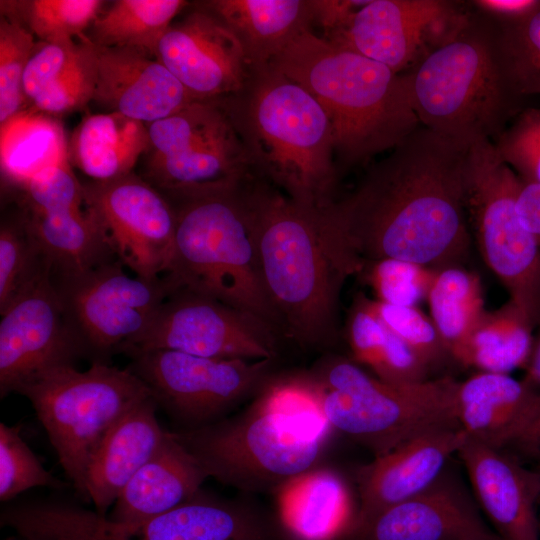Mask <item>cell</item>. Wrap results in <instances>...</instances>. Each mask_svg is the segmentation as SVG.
<instances>
[{
    "label": "cell",
    "instance_id": "obj_1",
    "mask_svg": "<svg viewBox=\"0 0 540 540\" xmlns=\"http://www.w3.org/2000/svg\"><path fill=\"white\" fill-rule=\"evenodd\" d=\"M468 148L420 126L350 193L320 210L321 234L338 269L348 278L381 259L432 269L461 264L471 243Z\"/></svg>",
    "mask_w": 540,
    "mask_h": 540
},
{
    "label": "cell",
    "instance_id": "obj_2",
    "mask_svg": "<svg viewBox=\"0 0 540 540\" xmlns=\"http://www.w3.org/2000/svg\"><path fill=\"white\" fill-rule=\"evenodd\" d=\"M332 431L305 372L272 374L246 408L173 435L208 478L246 493H273L321 465Z\"/></svg>",
    "mask_w": 540,
    "mask_h": 540
},
{
    "label": "cell",
    "instance_id": "obj_3",
    "mask_svg": "<svg viewBox=\"0 0 540 540\" xmlns=\"http://www.w3.org/2000/svg\"><path fill=\"white\" fill-rule=\"evenodd\" d=\"M217 101L256 176L307 209L337 198L331 122L306 88L268 64L251 67L242 88Z\"/></svg>",
    "mask_w": 540,
    "mask_h": 540
},
{
    "label": "cell",
    "instance_id": "obj_4",
    "mask_svg": "<svg viewBox=\"0 0 540 540\" xmlns=\"http://www.w3.org/2000/svg\"><path fill=\"white\" fill-rule=\"evenodd\" d=\"M259 275L282 337L303 349L338 340V305L347 278L321 234L318 212L256 175L246 185Z\"/></svg>",
    "mask_w": 540,
    "mask_h": 540
},
{
    "label": "cell",
    "instance_id": "obj_5",
    "mask_svg": "<svg viewBox=\"0 0 540 540\" xmlns=\"http://www.w3.org/2000/svg\"><path fill=\"white\" fill-rule=\"evenodd\" d=\"M270 65L306 88L326 111L339 174L392 150L421 126L405 73L312 31L295 38Z\"/></svg>",
    "mask_w": 540,
    "mask_h": 540
},
{
    "label": "cell",
    "instance_id": "obj_6",
    "mask_svg": "<svg viewBox=\"0 0 540 540\" xmlns=\"http://www.w3.org/2000/svg\"><path fill=\"white\" fill-rule=\"evenodd\" d=\"M405 74L420 125L466 147L494 142L520 99L502 70L493 20L473 8L455 36Z\"/></svg>",
    "mask_w": 540,
    "mask_h": 540
},
{
    "label": "cell",
    "instance_id": "obj_7",
    "mask_svg": "<svg viewBox=\"0 0 540 540\" xmlns=\"http://www.w3.org/2000/svg\"><path fill=\"white\" fill-rule=\"evenodd\" d=\"M248 179L234 188L171 202L175 244L162 278L171 293L186 290L213 298L261 319L281 335L259 275Z\"/></svg>",
    "mask_w": 540,
    "mask_h": 540
},
{
    "label": "cell",
    "instance_id": "obj_8",
    "mask_svg": "<svg viewBox=\"0 0 540 540\" xmlns=\"http://www.w3.org/2000/svg\"><path fill=\"white\" fill-rule=\"evenodd\" d=\"M307 373L331 429L375 457L423 434L461 428L455 408L458 381L451 377L393 385L334 354L324 355Z\"/></svg>",
    "mask_w": 540,
    "mask_h": 540
},
{
    "label": "cell",
    "instance_id": "obj_9",
    "mask_svg": "<svg viewBox=\"0 0 540 540\" xmlns=\"http://www.w3.org/2000/svg\"><path fill=\"white\" fill-rule=\"evenodd\" d=\"M17 393L31 402L59 464L84 499L86 470L98 445L123 416L153 397L131 368L102 361L85 371L74 365L53 368Z\"/></svg>",
    "mask_w": 540,
    "mask_h": 540
},
{
    "label": "cell",
    "instance_id": "obj_10",
    "mask_svg": "<svg viewBox=\"0 0 540 540\" xmlns=\"http://www.w3.org/2000/svg\"><path fill=\"white\" fill-rule=\"evenodd\" d=\"M518 175L492 141H478L466 155L465 209L481 257L534 327L540 319V246L522 225Z\"/></svg>",
    "mask_w": 540,
    "mask_h": 540
},
{
    "label": "cell",
    "instance_id": "obj_11",
    "mask_svg": "<svg viewBox=\"0 0 540 540\" xmlns=\"http://www.w3.org/2000/svg\"><path fill=\"white\" fill-rule=\"evenodd\" d=\"M151 185L172 202L234 188L253 173L245 147L217 100H195L147 124Z\"/></svg>",
    "mask_w": 540,
    "mask_h": 540
},
{
    "label": "cell",
    "instance_id": "obj_12",
    "mask_svg": "<svg viewBox=\"0 0 540 540\" xmlns=\"http://www.w3.org/2000/svg\"><path fill=\"white\" fill-rule=\"evenodd\" d=\"M132 370L154 399L184 429L198 428L225 416L253 397L274 374V359H216L174 350L128 354Z\"/></svg>",
    "mask_w": 540,
    "mask_h": 540
},
{
    "label": "cell",
    "instance_id": "obj_13",
    "mask_svg": "<svg viewBox=\"0 0 540 540\" xmlns=\"http://www.w3.org/2000/svg\"><path fill=\"white\" fill-rule=\"evenodd\" d=\"M119 261L52 277L66 319L86 353L120 351L152 324L170 295L163 278L132 277Z\"/></svg>",
    "mask_w": 540,
    "mask_h": 540
},
{
    "label": "cell",
    "instance_id": "obj_14",
    "mask_svg": "<svg viewBox=\"0 0 540 540\" xmlns=\"http://www.w3.org/2000/svg\"><path fill=\"white\" fill-rule=\"evenodd\" d=\"M281 337L249 313L178 290L166 298L149 328L120 351L165 349L216 359L276 360Z\"/></svg>",
    "mask_w": 540,
    "mask_h": 540
},
{
    "label": "cell",
    "instance_id": "obj_15",
    "mask_svg": "<svg viewBox=\"0 0 540 540\" xmlns=\"http://www.w3.org/2000/svg\"><path fill=\"white\" fill-rule=\"evenodd\" d=\"M471 14L469 1L369 0L323 39L403 74L455 36Z\"/></svg>",
    "mask_w": 540,
    "mask_h": 540
},
{
    "label": "cell",
    "instance_id": "obj_16",
    "mask_svg": "<svg viewBox=\"0 0 540 540\" xmlns=\"http://www.w3.org/2000/svg\"><path fill=\"white\" fill-rule=\"evenodd\" d=\"M85 206L98 218L118 260L136 276L157 280L172 261L176 213L171 201L131 174L83 185Z\"/></svg>",
    "mask_w": 540,
    "mask_h": 540
},
{
    "label": "cell",
    "instance_id": "obj_17",
    "mask_svg": "<svg viewBox=\"0 0 540 540\" xmlns=\"http://www.w3.org/2000/svg\"><path fill=\"white\" fill-rule=\"evenodd\" d=\"M84 354L48 270L1 311V398Z\"/></svg>",
    "mask_w": 540,
    "mask_h": 540
},
{
    "label": "cell",
    "instance_id": "obj_18",
    "mask_svg": "<svg viewBox=\"0 0 540 540\" xmlns=\"http://www.w3.org/2000/svg\"><path fill=\"white\" fill-rule=\"evenodd\" d=\"M197 7L170 25L157 59L193 100H217L240 90L251 66L234 33L214 14Z\"/></svg>",
    "mask_w": 540,
    "mask_h": 540
},
{
    "label": "cell",
    "instance_id": "obj_19",
    "mask_svg": "<svg viewBox=\"0 0 540 540\" xmlns=\"http://www.w3.org/2000/svg\"><path fill=\"white\" fill-rule=\"evenodd\" d=\"M354 540H502L447 467L420 493L357 526Z\"/></svg>",
    "mask_w": 540,
    "mask_h": 540
},
{
    "label": "cell",
    "instance_id": "obj_20",
    "mask_svg": "<svg viewBox=\"0 0 540 540\" xmlns=\"http://www.w3.org/2000/svg\"><path fill=\"white\" fill-rule=\"evenodd\" d=\"M457 454L497 535L502 540H539L540 472L469 437Z\"/></svg>",
    "mask_w": 540,
    "mask_h": 540
},
{
    "label": "cell",
    "instance_id": "obj_21",
    "mask_svg": "<svg viewBox=\"0 0 540 540\" xmlns=\"http://www.w3.org/2000/svg\"><path fill=\"white\" fill-rule=\"evenodd\" d=\"M467 438L462 428L426 433L361 466L356 475L359 506L355 528L434 483Z\"/></svg>",
    "mask_w": 540,
    "mask_h": 540
},
{
    "label": "cell",
    "instance_id": "obj_22",
    "mask_svg": "<svg viewBox=\"0 0 540 540\" xmlns=\"http://www.w3.org/2000/svg\"><path fill=\"white\" fill-rule=\"evenodd\" d=\"M96 49L97 78L92 101L106 112L150 124L195 101L158 59L128 48Z\"/></svg>",
    "mask_w": 540,
    "mask_h": 540
},
{
    "label": "cell",
    "instance_id": "obj_23",
    "mask_svg": "<svg viewBox=\"0 0 540 540\" xmlns=\"http://www.w3.org/2000/svg\"><path fill=\"white\" fill-rule=\"evenodd\" d=\"M458 422L468 437L494 449L519 442L540 413L538 393L509 374L479 372L458 382Z\"/></svg>",
    "mask_w": 540,
    "mask_h": 540
},
{
    "label": "cell",
    "instance_id": "obj_24",
    "mask_svg": "<svg viewBox=\"0 0 540 540\" xmlns=\"http://www.w3.org/2000/svg\"><path fill=\"white\" fill-rule=\"evenodd\" d=\"M150 397L123 416L105 435L88 464L85 492L96 513L106 516L132 476L159 450L168 432Z\"/></svg>",
    "mask_w": 540,
    "mask_h": 540
},
{
    "label": "cell",
    "instance_id": "obj_25",
    "mask_svg": "<svg viewBox=\"0 0 540 540\" xmlns=\"http://www.w3.org/2000/svg\"><path fill=\"white\" fill-rule=\"evenodd\" d=\"M273 494L279 522L290 540H341L354 531L357 511L347 484L333 469L317 466Z\"/></svg>",
    "mask_w": 540,
    "mask_h": 540
},
{
    "label": "cell",
    "instance_id": "obj_26",
    "mask_svg": "<svg viewBox=\"0 0 540 540\" xmlns=\"http://www.w3.org/2000/svg\"><path fill=\"white\" fill-rule=\"evenodd\" d=\"M117 540H271L261 514L241 501L206 495L150 519L124 523Z\"/></svg>",
    "mask_w": 540,
    "mask_h": 540
},
{
    "label": "cell",
    "instance_id": "obj_27",
    "mask_svg": "<svg viewBox=\"0 0 540 540\" xmlns=\"http://www.w3.org/2000/svg\"><path fill=\"white\" fill-rule=\"evenodd\" d=\"M208 478L173 432L132 476L116 499L108 519L132 523L166 513L193 498Z\"/></svg>",
    "mask_w": 540,
    "mask_h": 540
},
{
    "label": "cell",
    "instance_id": "obj_28",
    "mask_svg": "<svg viewBox=\"0 0 540 540\" xmlns=\"http://www.w3.org/2000/svg\"><path fill=\"white\" fill-rule=\"evenodd\" d=\"M237 37L251 67L268 65L295 38L312 31L308 0H209L197 3Z\"/></svg>",
    "mask_w": 540,
    "mask_h": 540
},
{
    "label": "cell",
    "instance_id": "obj_29",
    "mask_svg": "<svg viewBox=\"0 0 540 540\" xmlns=\"http://www.w3.org/2000/svg\"><path fill=\"white\" fill-rule=\"evenodd\" d=\"M148 149L147 124L114 112L83 118L70 142L72 162L94 182L131 174Z\"/></svg>",
    "mask_w": 540,
    "mask_h": 540
},
{
    "label": "cell",
    "instance_id": "obj_30",
    "mask_svg": "<svg viewBox=\"0 0 540 540\" xmlns=\"http://www.w3.org/2000/svg\"><path fill=\"white\" fill-rule=\"evenodd\" d=\"M23 213L53 277L86 271L115 255L103 226L86 206L45 214Z\"/></svg>",
    "mask_w": 540,
    "mask_h": 540
},
{
    "label": "cell",
    "instance_id": "obj_31",
    "mask_svg": "<svg viewBox=\"0 0 540 540\" xmlns=\"http://www.w3.org/2000/svg\"><path fill=\"white\" fill-rule=\"evenodd\" d=\"M345 337L352 360L367 366L379 380L408 385L427 380L430 370L377 315L372 299L358 292L349 308Z\"/></svg>",
    "mask_w": 540,
    "mask_h": 540
},
{
    "label": "cell",
    "instance_id": "obj_32",
    "mask_svg": "<svg viewBox=\"0 0 540 540\" xmlns=\"http://www.w3.org/2000/svg\"><path fill=\"white\" fill-rule=\"evenodd\" d=\"M534 328L509 299L500 308L484 312L456 361L489 373L508 374L525 368L534 345Z\"/></svg>",
    "mask_w": 540,
    "mask_h": 540
},
{
    "label": "cell",
    "instance_id": "obj_33",
    "mask_svg": "<svg viewBox=\"0 0 540 540\" xmlns=\"http://www.w3.org/2000/svg\"><path fill=\"white\" fill-rule=\"evenodd\" d=\"M184 0H117L102 10L86 36L97 47L128 48L157 59L159 43Z\"/></svg>",
    "mask_w": 540,
    "mask_h": 540
},
{
    "label": "cell",
    "instance_id": "obj_34",
    "mask_svg": "<svg viewBox=\"0 0 540 540\" xmlns=\"http://www.w3.org/2000/svg\"><path fill=\"white\" fill-rule=\"evenodd\" d=\"M426 301L430 318L456 361L486 311L480 277L462 264L437 268Z\"/></svg>",
    "mask_w": 540,
    "mask_h": 540
},
{
    "label": "cell",
    "instance_id": "obj_35",
    "mask_svg": "<svg viewBox=\"0 0 540 540\" xmlns=\"http://www.w3.org/2000/svg\"><path fill=\"white\" fill-rule=\"evenodd\" d=\"M61 126L35 113L20 112L1 125V168L20 188L43 169L68 162Z\"/></svg>",
    "mask_w": 540,
    "mask_h": 540
},
{
    "label": "cell",
    "instance_id": "obj_36",
    "mask_svg": "<svg viewBox=\"0 0 540 540\" xmlns=\"http://www.w3.org/2000/svg\"><path fill=\"white\" fill-rule=\"evenodd\" d=\"M493 22L500 64L510 88L520 99L540 95V8L517 21Z\"/></svg>",
    "mask_w": 540,
    "mask_h": 540
},
{
    "label": "cell",
    "instance_id": "obj_37",
    "mask_svg": "<svg viewBox=\"0 0 540 540\" xmlns=\"http://www.w3.org/2000/svg\"><path fill=\"white\" fill-rule=\"evenodd\" d=\"M51 270L24 213L0 229V312Z\"/></svg>",
    "mask_w": 540,
    "mask_h": 540
},
{
    "label": "cell",
    "instance_id": "obj_38",
    "mask_svg": "<svg viewBox=\"0 0 540 540\" xmlns=\"http://www.w3.org/2000/svg\"><path fill=\"white\" fill-rule=\"evenodd\" d=\"M5 3L13 14H2L21 22L40 41L81 39L102 11L99 0H32Z\"/></svg>",
    "mask_w": 540,
    "mask_h": 540
},
{
    "label": "cell",
    "instance_id": "obj_39",
    "mask_svg": "<svg viewBox=\"0 0 540 540\" xmlns=\"http://www.w3.org/2000/svg\"><path fill=\"white\" fill-rule=\"evenodd\" d=\"M36 45L34 35L17 19L0 20V124L20 113L26 101L24 73Z\"/></svg>",
    "mask_w": 540,
    "mask_h": 540
},
{
    "label": "cell",
    "instance_id": "obj_40",
    "mask_svg": "<svg viewBox=\"0 0 540 540\" xmlns=\"http://www.w3.org/2000/svg\"><path fill=\"white\" fill-rule=\"evenodd\" d=\"M435 269L399 259L367 262L357 275L369 286L375 300L395 306H417L427 293Z\"/></svg>",
    "mask_w": 540,
    "mask_h": 540
},
{
    "label": "cell",
    "instance_id": "obj_41",
    "mask_svg": "<svg viewBox=\"0 0 540 540\" xmlns=\"http://www.w3.org/2000/svg\"><path fill=\"white\" fill-rule=\"evenodd\" d=\"M21 436V425L0 423V500L8 501L34 487L62 489Z\"/></svg>",
    "mask_w": 540,
    "mask_h": 540
},
{
    "label": "cell",
    "instance_id": "obj_42",
    "mask_svg": "<svg viewBox=\"0 0 540 540\" xmlns=\"http://www.w3.org/2000/svg\"><path fill=\"white\" fill-rule=\"evenodd\" d=\"M382 322L428 366L438 367L451 358L430 317L417 306H395L372 299Z\"/></svg>",
    "mask_w": 540,
    "mask_h": 540
},
{
    "label": "cell",
    "instance_id": "obj_43",
    "mask_svg": "<svg viewBox=\"0 0 540 540\" xmlns=\"http://www.w3.org/2000/svg\"><path fill=\"white\" fill-rule=\"evenodd\" d=\"M91 44L87 36L81 39L59 38L36 43L23 78L26 101L31 103L74 67Z\"/></svg>",
    "mask_w": 540,
    "mask_h": 540
},
{
    "label": "cell",
    "instance_id": "obj_44",
    "mask_svg": "<svg viewBox=\"0 0 540 540\" xmlns=\"http://www.w3.org/2000/svg\"><path fill=\"white\" fill-rule=\"evenodd\" d=\"M493 144L522 182L540 184V107L521 112Z\"/></svg>",
    "mask_w": 540,
    "mask_h": 540
},
{
    "label": "cell",
    "instance_id": "obj_45",
    "mask_svg": "<svg viewBox=\"0 0 540 540\" xmlns=\"http://www.w3.org/2000/svg\"><path fill=\"white\" fill-rule=\"evenodd\" d=\"M97 78V49L92 43L78 63L31 101L42 114L62 115L93 100Z\"/></svg>",
    "mask_w": 540,
    "mask_h": 540
},
{
    "label": "cell",
    "instance_id": "obj_46",
    "mask_svg": "<svg viewBox=\"0 0 540 540\" xmlns=\"http://www.w3.org/2000/svg\"><path fill=\"white\" fill-rule=\"evenodd\" d=\"M21 188L24 211L28 213H54L85 204L83 185L77 181L68 162L43 169Z\"/></svg>",
    "mask_w": 540,
    "mask_h": 540
},
{
    "label": "cell",
    "instance_id": "obj_47",
    "mask_svg": "<svg viewBox=\"0 0 540 540\" xmlns=\"http://www.w3.org/2000/svg\"><path fill=\"white\" fill-rule=\"evenodd\" d=\"M369 0H308L313 23L322 30V38L342 28L352 15L365 6Z\"/></svg>",
    "mask_w": 540,
    "mask_h": 540
},
{
    "label": "cell",
    "instance_id": "obj_48",
    "mask_svg": "<svg viewBox=\"0 0 540 540\" xmlns=\"http://www.w3.org/2000/svg\"><path fill=\"white\" fill-rule=\"evenodd\" d=\"M472 8L498 22L523 19L540 8V0H473Z\"/></svg>",
    "mask_w": 540,
    "mask_h": 540
},
{
    "label": "cell",
    "instance_id": "obj_49",
    "mask_svg": "<svg viewBox=\"0 0 540 540\" xmlns=\"http://www.w3.org/2000/svg\"><path fill=\"white\" fill-rule=\"evenodd\" d=\"M517 211L522 225L540 246V184L522 182L517 197Z\"/></svg>",
    "mask_w": 540,
    "mask_h": 540
},
{
    "label": "cell",
    "instance_id": "obj_50",
    "mask_svg": "<svg viewBox=\"0 0 540 540\" xmlns=\"http://www.w3.org/2000/svg\"><path fill=\"white\" fill-rule=\"evenodd\" d=\"M537 327L539 334L534 341L530 359L525 367L526 374L522 380L538 393L540 401V319Z\"/></svg>",
    "mask_w": 540,
    "mask_h": 540
},
{
    "label": "cell",
    "instance_id": "obj_51",
    "mask_svg": "<svg viewBox=\"0 0 540 540\" xmlns=\"http://www.w3.org/2000/svg\"><path fill=\"white\" fill-rule=\"evenodd\" d=\"M517 445L528 453L540 456V414L529 425Z\"/></svg>",
    "mask_w": 540,
    "mask_h": 540
},
{
    "label": "cell",
    "instance_id": "obj_52",
    "mask_svg": "<svg viewBox=\"0 0 540 540\" xmlns=\"http://www.w3.org/2000/svg\"><path fill=\"white\" fill-rule=\"evenodd\" d=\"M7 540H24V539H21V538L16 536V537H13V538H8Z\"/></svg>",
    "mask_w": 540,
    "mask_h": 540
}]
</instances>
